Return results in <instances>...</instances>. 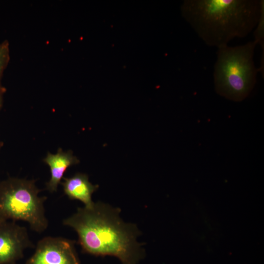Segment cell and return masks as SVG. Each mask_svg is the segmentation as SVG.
I'll use <instances>...</instances> for the list:
<instances>
[{
    "mask_svg": "<svg viewBox=\"0 0 264 264\" xmlns=\"http://www.w3.org/2000/svg\"><path fill=\"white\" fill-rule=\"evenodd\" d=\"M120 210L101 202L77 212L63 220L78 236L83 252L95 256H113L122 264H136L143 257L136 238L140 232L135 225L123 221Z\"/></svg>",
    "mask_w": 264,
    "mask_h": 264,
    "instance_id": "cell-1",
    "label": "cell"
},
{
    "mask_svg": "<svg viewBox=\"0 0 264 264\" xmlns=\"http://www.w3.org/2000/svg\"><path fill=\"white\" fill-rule=\"evenodd\" d=\"M261 0H185L183 17L210 46L227 45L235 37L246 36L256 27Z\"/></svg>",
    "mask_w": 264,
    "mask_h": 264,
    "instance_id": "cell-2",
    "label": "cell"
},
{
    "mask_svg": "<svg viewBox=\"0 0 264 264\" xmlns=\"http://www.w3.org/2000/svg\"><path fill=\"white\" fill-rule=\"evenodd\" d=\"M256 45L252 41L243 45L218 48L213 77L215 90L220 96L240 102L249 95L259 72L253 61Z\"/></svg>",
    "mask_w": 264,
    "mask_h": 264,
    "instance_id": "cell-3",
    "label": "cell"
},
{
    "mask_svg": "<svg viewBox=\"0 0 264 264\" xmlns=\"http://www.w3.org/2000/svg\"><path fill=\"white\" fill-rule=\"evenodd\" d=\"M34 180L9 178L0 182V221L22 220L37 232L48 226L44 203L45 197Z\"/></svg>",
    "mask_w": 264,
    "mask_h": 264,
    "instance_id": "cell-4",
    "label": "cell"
},
{
    "mask_svg": "<svg viewBox=\"0 0 264 264\" xmlns=\"http://www.w3.org/2000/svg\"><path fill=\"white\" fill-rule=\"evenodd\" d=\"M25 264H80L74 242L61 237H46L37 243Z\"/></svg>",
    "mask_w": 264,
    "mask_h": 264,
    "instance_id": "cell-5",
    "label": "cell"
},
{
    "mask_svg": "<svg viewBox=\"0 0 264 264\" xmlns=\"http://www.w3.org/2000/svg\"><path fill=\"white\" fill-rule=\"evenodd\" d=\"M33 246L25 227L13 221H0V264H15L24 250Z\"/></svg>",
    "mask_w": 264,
    "mask_h": 264,
    "instance_id": "cell-6",
    "label": "cell"
},
{
    "mask_svg": "<svg viewBox=\"0 0 264 264\" xmlns=\"http://www.w3.org/2000/svg\"><path fill=\"white\" fill-rule=\"evenodd\" d=\"M43 161L50 170V178L45 184L46 190L50 193L57 191L67 168L80 162L71 151L64 152L61 148H59L55 154L48 152Z\"/></svg>",
    "mask_w": 264,
    "mask_h": 264,
    "instance_id": "cell-7",
    "label": "cell"
},
{
    "mask_svg": "<svg viewBox=\"0 0 264 264\" xmlns=\"http://www.w3.org/2000/svg\"><path fill=\"white\" fill-rule=\"evenodd\" d=\"M65 194L70 199L79 200L85 207H91L94 203L91 196L98 188V185H93L85 174L77 173L69 177H63L61 183Z\"/></svg>",
    "mask_w": 264,
    "mask_h": 264,
    "instance_id": "cell-8",
    "label": "cell"
},
{
    "mask_svg": "<svg viewBox=\"0 0 264 264\" xmlns=\"http://www.w3.org/2000/svg\"><path fill=\"white\" fill-rule=\"evenodd\" d=\"M254 32V41L264 49V0H261L260 15Z\"/></svg>",
    "mask_w": 264,
    "mask_h": 264,
    "instance_id": "cell-9",
    "label": "cell"
},
{
    "mask_svg": "<svg viewBox=\"0 0 264 264\" xmlns=\"http://www.w3.org/2000/svg\"><path fill=\"white\" fill-rule=\"evenodd\" d=\"M9 60L8 43L5 41L0 44V77Z\"/></svg>",
    "mask_w": 264,
    "mask_h": 264,
    "instance_id": "cell-10",
    "label": "cell"
},
{
    "mask_svg": "<svg viewBox=\"0 0 264 264\" xmlns=\"http://www.w3.org/2000/svg\"><path fill=\"white\" fill-rule=\"evenodd\" d=\"M2 142L0 141V150L2 147Z\"/></svg>",
    "mask_w": 264,
    "mask_h": 264,
    "instance_id": "cell-11",
    "label": "cell"
},
{
    "mask_svg": "<svg viewBox=\"0 0 264 264\" xmlns=\"http://www.w3.org/2000/svg\"><path fill=\"white\" fill-rule=\"evenodd\" d=\"M0 92H1V91L0 90V96H1V93Z\"/></svg>",
    "mask_w": 264,
    "mask_h": 264,
    "instance_id": "cell-12",
    "label": "cell"
}]
</instances>
